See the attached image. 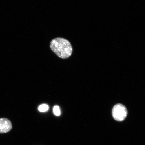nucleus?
<instances>
[{
	"mask_svg": "<svg viewBox=\"0 0 145 145\" xmlns=\"http://www.w3.org/2000/svg\"><path fill=\"white\" fill-rule=\"evenodd\" d=\"M51 49L58 57L63 59L69 57L72 52L71 44L67 39L57 38L52 40L50 44Z\"/></svg>",
	"mask_w": 145,
	"mask_h": 145,
	"instance_id": "f257e3e1",
	"label": "nucleus"
},
{
	"mask_svg": "<svg viewBox=\"0 0 145 145\" xmlns=\"http://www.w3.org/2000/svg\"><path fill=\"white\" fill-rule=\"evenodd\" d=\"M112 114L114 119L121 122L124 120L126 118L127 115L128 111L124 105L119 104L114 106Z\"/></svg>",
	"mask_w": 145,
	"mask_h": 145,
	"instance_id": "f03ea898",
	"label": "nucleus"
},
{
	"mask_svg": "<svg viewBox=\"0 0 145 145\" xmlns=\"http://www.w3.org/2000/svg\"><path fill=\"white\" fill-rule=\"evenodd\" d=\"M12 124L10 121L5 118H0V133H7L11 130Z\"/></svg>",
	"mask_w": 145,
	"mask_h": 145,
	"instance_id": "7ed1b4c3",
	"label": "nucleus"
},
{
	"mask_svg": "<svg viewBox=\"0 0 145 145\" xmlns=\"http://www.w3.org/2000/svg\"><path fill=\"white\" fill-rule=\"evenodd\" d=\"M49 107L48 105L46 104H43L39 106V110L41 112H45L47 111Z\"/></svg>",
	"mask_w": 145,
	"mask_h": 145,
	"instance_id": "20e7f679",
	"label": "nucleus"
},
{
	"mask_svg": "<svg viewBox=\"0 0 145 145\" xmlns=\"http://www.w3.org/2000/svg\"><path fill=\"white\" fill-rule=\"evenodd\" d=\"M54 113L56 116H59L60 115V110L59 107L58 106H55L54 107L53 109Z\"/></svg>",
	"mask_w": 145,
	"mask_h": 145,
	"instance_id": "39448f33",
	"label": "nucleus"
}]
</instances>
